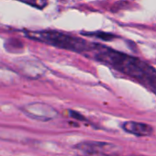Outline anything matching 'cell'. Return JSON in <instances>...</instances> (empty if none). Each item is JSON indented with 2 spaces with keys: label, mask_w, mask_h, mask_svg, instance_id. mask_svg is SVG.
<instances>
[{
  "label": "cell",
  "mask_w": 156,
  "mask_h": 156,
  "mask_svg": "<svg viewBox=\"0 0 156 156\" xmlns=\"http://www.w3.org/2000/svg\"><path fill=\"white\" fill-rule=\"evenodd\" d=\"M95 51L97 61L113 67L156 91V70L147 62L136 57L98 45Z\"/></svg>",
  "instance_id": "cell-1"
},
{
  "label": "cell",
  "mask_w": 156,
  "mask_h": 156,
  "mask_svg": "<svg viewBox=\"0 0 156 156\" xmlns=\"http://www.w3.org/2000/svg\"><path fill=\"white\" fill-rule=\"evenodd\" d=\"M27 35L30 39L78 53L93 51L97 48V44L90 43L84 39L55 30L29 31Z\"/></svg>",
  "instance_id": "cell-2"
},
{
  "label": "cell",
  "mask_w": 156,
  "mask_h": 156,
  "mask_svg": "<svg viewBox=\"0 0 156 156\" xmlns=\"http://www.w3.org/2000/svg\"><path fill=\"white\" fill-rule=\"evenodd\" d=\"M75 148L87 155H106L111 156L118 152V147L112 143L100 141H83L78 143Z\"/></svg>",
  "instance_id": "cell-3"
},
{
  "label": "cell",
  "mask_w": 156,
  "mask_h": 156,
  "mask_svg": "<svg viewBox=\"0 0 156 156\" xmlns=\"http://www.w3.org/2000/svg\"><path fill=\"white\" fill-rule=\"evenodd\" d=\"M22 111L30 118L41 120L48 121L57 117V111L51 106L44 103H31L22 108Z\"/></svg>",
  "instance_id": "cell-4"
},
{
  "label": "cell",
  "mask_w": 156,
  "mask_h": 156,
  "mask_svg": "<svg viewBox=\"0 0 156 156\" xmlns=\"http://www.w3.org/2000/svg\"><path fill=\"white\" fill-rule=\"evenodd\" d=\"M122 128L126 132L133 134L138 137L149 136L153 132V129L151 125L141 122H136V121L124 122Z\"/></svg>",
  "instance_id": "cell-5"
},
{
  "label": "cell",
  "mask_w": 156,
  "mask_h": 156,
  "mask_svg": "<svg viewBox=\"0 0 156 156\" xmlns=\"http://www.w3.org/2000/svg\"><path fill=\"white\" fill-rule=\"evenodd\" d=\"M18 73L11 68L0 64V86L7 87L16 84Z\"/></svg>",
  "instance_id": "cell-6"
},
{
  "label": "cell",
  "mask_w": 156,
  "mask_h": 156,
  "mask_svg": "<svg viewBox=\"0 0 156 156\" xmlns=\"http://www.w3.org/2000/svg\"><path fill=\"white\" fill-rule=\"evenodd\" d=\"M27 2L39 9H42L47 5V0H27Z\"/></svg>",
  "instance_id": "cell-7"
},
{
  "label": "cell",
  "mask_w": 156,
  "mask_h": 156,
  "mask_svg": "<svg viewBox=\"0 0 156 156\" xmlns=\"http://www.w3.org/2000/svg\"><path fill=\"white\" fill-rule=\"evenodd\" d=\"M90 35H94V36H96L97 38L102 39V40H104V41H110V40L114 39V37H115V36H113L112 34L103 33V32H100V33H94V34H90Z\"/></svg>",
  "instance_id": "cell-8"
},
{
  "label": "cell",
  "mask_w": 156,
  "mask_h": 156,
  "mask_svg": "<svg viewBox=\"0 0 156 156\" xmlns=\"http://www.w3.org/2000/svg\"><path fill=\"white\" fill-rule=\"evenodd\" d=\"M71 117H73L76 119H84V117L82 115H80L79 113H77L75 111H71Z\"/></svg>",
  "instance_id": "cell-9"
}]
</instances>
